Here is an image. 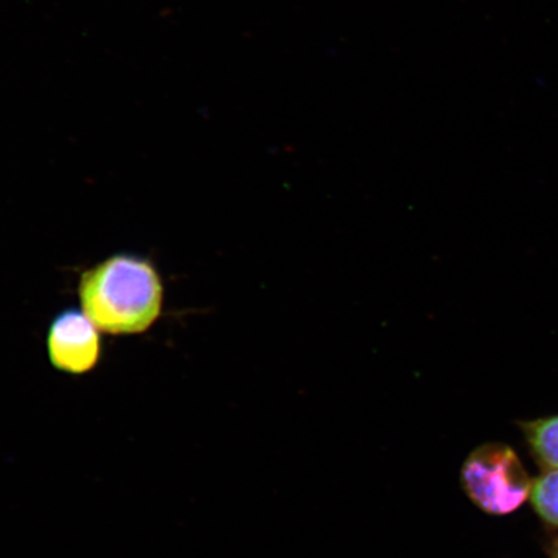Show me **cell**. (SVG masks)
Segmentation results:
<instances>
[{
    "label": "cell",
    "instance_id": "cell-1",
    "mask_svg": "<svg viewBox=\"0 0 558 558\" xmlns=\"http://www.w3.org/2000/svg\"><path fill=\"white\" fill-rule=\"evenodd\" d=\"M82 311L101 332L144 333L163 312L165 284L155 264L135 254H116L82 275Z\"/></svg>",
    "mask_w": 558,
    "mask_h": 558
},
{
    "label": "cell",
    "instance_id": "cell-2",
    "mask_svg": "<svg viewBox=\"0 0 558 558\" xmlns=\"http://www.w3.org/2000/svg\"><path fill=\"white\" fill-rule=\"evenodd\" d=\"M460 481L473 505L493 515L518 511L533 488V480L518 453L505 444H485L474 449L465 459Z\"/></svg>",
    "mask_w": 558,
    "mask_h": 558
},
{
    "label": "cell",
    "instance_id": "cell-3",
    "mask_svg": "<svg viewBox=\"0 0 558 558\" xmlns=\"http://www.w3.org/2000/svg\"><path fill=\"white\" fill-rule=\"evenodd\" d=\"M100 332L85 312H60L47 332V354L51 365L70 375L93 372L102 353Z\"/></svg>",
    "mask_w": 558,
    "mask_h": 558
},
{
    "label": "cell",
    "instance_id": "cell-4",
    "mask_svg": "<svg viewBox=\"0 0 558 558\" xmlns=\"http://www.w3.org/2000/svg\"><path fill=\"white\" fill-rule=\"evenodd\" d=\"M530 450L547 470L558 469V415L520 422Z\"/></svg>",
    "mask_w": 558,
    "mask_h": 558
},
{
    "label": "cell",
    "instance_id": "cell-5",
    "mask_svg": "<svg viewBox=\"0 0 558 558\" xmlns=\"http://www.w3.org/2000/svg\"><path fill=\"white\" fill-rule=\"evenodd\" d=\"M530 500L544 522L558 527V469L547 470L533 481Z\"/></svg>",
    "mask_w": 558,
    "mask_h": 558
},
{
    "label": "cell",
    "instance_id": "cell-6",
    "mask_svg": "<svg viewBox=\"0 0 558 558\" xmlns=\"http://www.w3.org/2000/svg\"><path fill=\"white\" fill-rule=\"evenodd\" d=\"M548 553H549L550 558H558V536L553 542V544H550Z\"/></svg>",
    "mask_w": 558,
    "mask_h": 558
}]
</instances>
